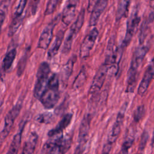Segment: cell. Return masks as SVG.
I'll return each mask as SVG.
<instances>
[{"label":"cell","mask_w":154,"mask_h":154,"mask_svg":"<svg viewBox=\"0 0 154 154\" xmlns=\"http://www.w3.org/2000/svg\"><path fill=\"white\" fill-rule=\"evenodd\" d=\"M152 146L154 148V129L153 132V136H152Z\"/></svg>","instance_id":"obj_38"},{"label":"cell","mask_w":154,"mask_h":154,"mask_svg":"<svg viewBox=\"0 0 154 154\" xmlns=\"http://www.w3.org/2000/svg\"><path fill=\"white\" fill-rule=\"evenodd\" d=\"M85 14V10L84 8H82L79 11L76 19L70 27L69 30L67 32V35L63 43L61 51L63 54H67L70 51L73 42L84 25Z\"/></svg>","instance_id":"obj_5"},{"label":"cell","mask_w":154,"mask_h":154,"mask_svg":"<svg viewBox=\"0 0 154 154\" xmlns=\"http://www.w3.org/2000/svg\"><path fill=\"white\" fill-rule=\"evenodd\" d=\"M144 114V105H140L137 108L134 112V120L135 122L138 123L143 117Z\"/></svg>","instance_id":"obj_30"},{"label":"cell","mask_w":154,"mask_h":154,"mask_svg":"<svg viewBox=\"0 0 154 154\" xmlns=\"http://www.w3.org/2000/svg\"><path fill=\"white\" fill-rule=\"evenodd\" d=\"M28 1V0H19V3L16 8L13 19H21L23 18L22 15L27 4Z\"/></svg>","instance_id":"obj_26"},{"label":"cell","mask_w":154,"mask_h":154,"mask_svg":"<svg viewBox=\"0 0 154 154\" xmlns=\"http://www.w3.org/2000/svg\"><path fill=\"white\" fill-rule=\"evenodd\" d=\"M111 69V67L105 62H103L100 65L97 70L90 87L88 91L90 95L93 96L100 90L105 82L106 75Z\"/></svg>","instance_id":"obj_9"},{"label":"cell","mask_w":154,"mask_h":154,"mask_svg":"<svg viewBox=\"0 0 154 154\" xmlns=\"http://www.w3.org/2000/svg\"><path fill=\"white\" fill-rule=\"evenodd\" d=\"M29 50H30V48L27 49L25 51V54L21 57L19 62L18 67H17V75L19 76H21L22 75L23 72V70H24L25 66H26V61H27V59H28V54L29 53Z\"/></svg>","instance_id":"obj_27"},{"label":"cell","mask_w":154,"mask_h":154,"mask_svg":"<svg viewBox=\"0 0 154 154\" xmlns=\"http://www.w3.org/2000/svg\"><path fill=\"white\" fill-rule=\"evenodd\" d=\"M51 67L46 61L42 62L37 69L36 81L34 87V96L38 100L46 89L51 76Z\"/></svg>","instance_id":"obj_3"},{"label":"cell","mask_w":154,"mask_h":154,"mask_svg":"<svg viewBox=\"0 0 154 154\" xmlns=\"http://www.w3.org/2000/svg\"><path fill=\"white\" fill-rule=\"evenodd\" d=\"M99 0H88V5H87V11L88 12H91L93 8L94 7V6L96 5V3Z\"/></svg>","instance_id":"obj_32"},{"label":"cell","mask_w":154,"mask_h":154,"mask_svg":"<svg viewBox=\"0 0 154 154\" xmlns=\"http://www.w3.org/2000/svg\"><path fill=\"white\" fill-rule=\"evenodd\" d=\"M99 35L97 28H93L84 38L79 49V56L82 59H85L90 55Z\"/></svg>","instance_id":"obj_11"},{"label":"cell","mask_w":154,"mask_h":154,"mask_svg":"<svg viewBox=\"0 0 154 154\" xmlns=\"http://www.w3.org/2000/svg\"><path fill=\"white\" fill-rule=\"evenodd\" d=\"M27 123L26 120H23L20 123L19 129L16 134L14 135L13 138L11 142L9 149L6 154H17L22 141V134Z\"/></svg>","instance_id":"obj_14"},{"label":"cell","mask_w":154,"mask_h":154,"mask_svg":"<svg viewBox=\"0 0 154 154\" xmlns=\"http://www.w3.org/2000/svg\"><path fill=\"white\" fill-rule=\"evenodd\" d=\"M149 138V134L148 132L146 131H144L141 135V140L139 144V150L142 151L144 150V149L146 147L147 140Z\"/></svg>","instance_id":"obj_31"},{"label":"cell","mask_w":154,"mask_h":154,"mask_svg":"<svg viewBox=\"0 0 154 154\" xmlns=\"http://www.w3.org/2000/svg\"><path fill=\"white\" fill-rule=\"evenodd\" d=\"M40 0H34V3L32 5V14L34 15L36 11H37V5L39 2Z\"/></svg>","instance_id":"obj_33"},{"label":"cell","mask_w":154,"mask_h":154,"mask_svg":"<svg viewBox=\"0 0 154 154\" xmlns=\"http://www.w3.org/2000/svg\"><path fill=\"white\" fill-rule=\"evenodd\" d=\"M60 1L61 0H48L44 13L45 16H49L52 14L55 11Z\"/></svg>","instance_id":"obj_28"},{"label":"cell","mask_w":154,"mask_h":154,"mask_svg":"<svg viewBox=\"0 0 154 154\" xmlns=\"http://www.w3.org/2000/svg\"><path fill=\"white\" fill-rule=\"evenodd\" d=\"M11 0H2L0 5V20H1V25L2 26L5 20L8 8L10 5Z\"/></svg>","instance_id":"obj_24"},{"label":"cell","mask_w":154,"mask_h":154,"mask_svg":"<svg viewBox=\"0 0 154 154\" xmlns=\"http://www.w3.org/2000/svg\"><path fill=\"white\" fill-rule=\"evenodd\" d=\"M149 66L150 67V69H152V70L153 71V74H154V57H153V58L152 59V61L150 62V64L149 65Z\"/></svg>","instance_id":"obj_36"},{"label":"cell","mask_w":154,"mask_h":154,"mask_svg":"<svg viewBox=\"0 0 154 154\" xmlns=\"http://www.w3.org/2000/svg\"><path fill=\"white\" fill-rule=\"evenodd\" d=\"M129 153V150L126 149L123 147H121V149L120 152L118 153V154H128Z\"/></svg>","instance_id":"obj_35"},{"label":"cell","mask_w":154,"mask_h":154,"mask_svg":"<svg viewBox=\"0 0 154 154\" xmlns=\"http://www.w3.org/2000/svg\"><path fill=\"white\" fill-rule=\"evenodd\" d=\"M109 0H99L91 12L89 20V26H94L97 25L99 18L105 11Z\"/></svg>","instance_id":"obj_15"},{"label":"cell","mask_w":154,"mask_h":154,"mask_svg":"<svg viewBox=\"0 0 154 154\" xmlns=\"http://www.w3.org/2000/svg\"><path fill=\"white\" fill-rule=\"evenodd\" d=\"M149 22L147 20H144L140 28V34L138 36L139 38V42L140 45L143 44L144 41L146 38V35H147V28H148V25Z\"/></svg>","instance_id":"obj_29"},{"label":"cell","mask_w":154,"mask_h":154,"mask_svg":"<svg viewBox=\"0 0 154 154\" xmlns=\"http://www.w3.org/2000/svg\"><path fill=\"white\" fill-rule=\"evenodd\" d=\"M131 0H121L116 14V21L118 22L126 16Z\"/></svg>","instance_id":"obj_22"},{"label":"cell","mask_w":154,"mask_h":154,"mask_svg":"<svg viewBox=\"0 0 154 154\" xmlns=\"http://www.w3.org/2000/svg\"><path fill=\"white\" fill-rule=\"evenodd\" d=\"M147 20L149 23H151L154 20V10H152V11L150 13L147 18Z\"/></svg>","instance_id":"obj_34"},{"label":"cell","mask_w":154,"mask_h":154,"mask_svg":"<svg viewBox=\"0 0 154 154\" xmlns=\"http://www.w3.org/2000/svg\"><path fill=\"white\" fill-rule=\"evenodd\" d=\"M78 4L79 0H67L66 2L61 14V21L66 26L70 25L73 20Z\"/></svg>","instance_id":"obj_13"},{"label":"cell","mask_w":154,"mask_h":154,"mask_svg":"<svg viewBox=\"0 0 154 154\" xmlns=\"http://www.w3.org/2000/svg\"><path fill=\"white\" fill-rule=\"evenodd\" d=\"M149 4L152 10H154V0H150Z\"/></svg>","instance_id":"obj_37"},{"label":"cell","mask_w":154,"mask_h":154,"mask_svg":"<svg viewBox=\"0 0 154 154\" xmlns=\"http://www.w3.org/2000/svg\"><path fill=\"white\" fill-rule=\"evenodd\" d=\"M154 78V74L150 67L148 66L145 73L144 74L143 78L139 85L138 88V94L140 96H143L147 91L150 81Z\"/></svg>","instance_id":"obj_19"},{"label":"cell","mask_w":154,"mask_h":154,"mask_svg":"<svg viewBox=\"0 0 154 154\" xmlns=\"http://www.w3.org/2000/svg\"><path fill=\"white\" fill-rule=\"evenodd\" d=\"M43 146L47 154H66L72 144V138L63 133L49 137Z\"/></svg>","instance_id":"obj_2"},{"label":"cell","mask_w":154,"mask_h":154,"mask_svg":"<svg viewBox=\"0 0 154 154\" xmlns=\"http://www.w3.org/2000/svg\"><path fill=\"white\" fill-rule=\"evenodd\" d=\"M140 17L138 16V10H134L129 17L126 23V31L122 46L125 49L130 43L134 35L137 31L140 22Z\"/></svg>","instance_id":"obj_10"},{"label":"cell","mask_w":154,"mask_h":154,"mask_svg":"<svg viewBox=\"0 0 154 154\" xmlns=\"http://www.w3.org/2000/svg\"><path fill=\"white\" fill-rule=\"evenodd\" d=\"M54 119V116L53 113L48 112L38 114L34 118L36 122L40 123H44V124L51 123V122H53Z\"/></svg>","instance_id":"obj_25"},{"label":"cell","mask_w":154,"mask_h":154,"mask_svg":"<svg viewBox=\"0 0 154 154\" xmlns=\"http://www.w3.org/2000/svg\"><path fill=\"white\" fill-rule=\"evenodd\" d=\"M38 139V136L35 132H31L25 141L20 154H32L35 149Z\"/></svg>","instance_id":"obj_18"},{"label":"cell","mask_w":154,"mask_h":154,"mask_svg":"<svg viewBox=\"0 0 154 154\" xmlns=\"http://www.w3.org/2000/svg\"><path fill=\"white\" fill-rule=\"evenodd\" d=\"M128 106V103H125L121 107L117 114L116 120L112 126V128L108 135L106 143L104 144L102 154H109L113 144L117 140L121 131V127L123 124L125 112Z\"/></svg>","instance_id":"obj_4"},{"label":"cell","mask_w":154,"mask_h":154,"mask_svg":"<svg viewBox=\"0 0 154 154\" xmlns=\"http://www.w3.org/2000/svg\"><path fill=\"white\" fill-rule=\"evenodd\" d=\"M64 33L65 31L63 29L59 30L57 33L54 42L48 51L47 57L49 60H51L58 54L64 39Z\"/></svg>","instance_id":"obj_17"},{"label":"cell","mask_w":154,"mask_h":154,"mask_svg":"<svg viewBox=\"0 0 154 154\" xmlns=\"http://www.w3.org/2000/svg\"><path fill=\"white\" fill-rule=\"evenodd\" d=\"M72 117L73 114L72 113H67L65 114L58 123L48 132V136L49 137H51L57 134L63 133V131L70 125Z\"/></svg>","instance_id":"obj_16"},{"label":"cell","mask_w":154,"mask_h":154,"mask_svg":"<svg viewBox=\"0 0 154 154\" xmlns=\"http://www.w3.org/2000/svg\"><path fill=\"white\" fill-rule=\"evenodd\" d=\"M91 120V117L90 114H85V116L83 117L79 129L77 146L75 149L73 154L83 153L85 149V144L88 140Z\"/></svg>","instance_id":"obj_7"},{"label":"cell","mask_w":154,"mask_h":154,"mask_svg":"<svg viewBox=\"0 0 154 154\" xmlns=\"http://www.w3.org/2000/svg\"><path fill=\"white\" fill-rule=\"evenodd\" d=\"M76 60V57L74 55L72 56L69 60L67 61V63L63 66L61 72L62 75V79L64 81H68L69 78L71 76L72 72H73V69L75 64V63Z\"/></svg>","instance_id":"obj_21"},{"label":"cell","mask_w":154,"mask_h":154,"mask_svg":"<svg viewBox=\"0 0 154 154\" xmlns=\"http://www.w3.org/2000/svg\"><path fill=\"white\" fill-rule=\"evenodd\" d=\"M17 54V50L16 48H13L9 49L6 54L2 60V71L5 73L8 72L10 69L11 68L14 60L16 58Z\"/></svg>","instance_id":"obj_20"},{"label":"cell","mask_w":154,"mask_h":154,"mask_svg":"<svg viewBox=\"0 0 154 154\" xmlns=\"http://www.w3.org/2000/svg\"><path fill=\"white\" fill-rule=\"evenodd\" d=\"M59 85L58 76L52 73L48 85L38 100L46 109L53 108L57 103L60 96Z\"/></svg>","instance_id":"obj_1"},{"label":"cell","mask_w":154,"mask_h":154,"mask_svg":"<svg viewBox=\"0 0 154 154\" xmlns=\"http://www.w3.org/2000/svg\"><path fill=\"white\" fill-rule=\"evenodd\" d=\"M61 15L58 14L43 28L39 37L37 48L46 50L50 45L53 38V32L57 24L58 23Z\"/></svg>","instance_id":"obj_8"},{"label":"cell","mask_w":154,"mask_h":154,"mask_svg":"<svg viewBox=\"0 0 154 154\" xmlns=\"http://www.w3.org/2000/svg\"><path fill=\"white\" fill-rule=\"evenodd\" d=\"M86 78H87L86 70L84 67H83L80 70L79 73H78V76H76V78H75L73 82V88L74 90H78L79 88H80L85 82Z\"/></svg>","instance_id":"obj_23"},{"label":"cell","mask_w":154,"mask_h":154,"mask_svg":"<svg viewBox=\"0 0 154 154\" xmlns=\"http://www.w3.org/2000/svg\"><path fill=\"white\" fill-rule=\"evenodd\" d=\"M23 103V99H19L16 103L11 108V109L8 112L4 117V126L1 132L0 141L2 144L4 140L7 137L10 132L12 127L14 125V121L18 117L22 108Z\"/></svg>","instance_id":"obj_6"},{"label":"cell","mask_w":154,"mask_h":154,"mask_svg":"<svg viewBox=\"0 0 154 154\" xmlns=\"http://www.w3.org/2000/svg\"><path fill=\"white\" fill-rule=\"evenodd\" d=\"M148 51V46L143 44L140 45L136 48L132 55L131 65L128 72V76H137L138 69Z\"/></svg>","instance_id":"obj_12"}]
</instances>
